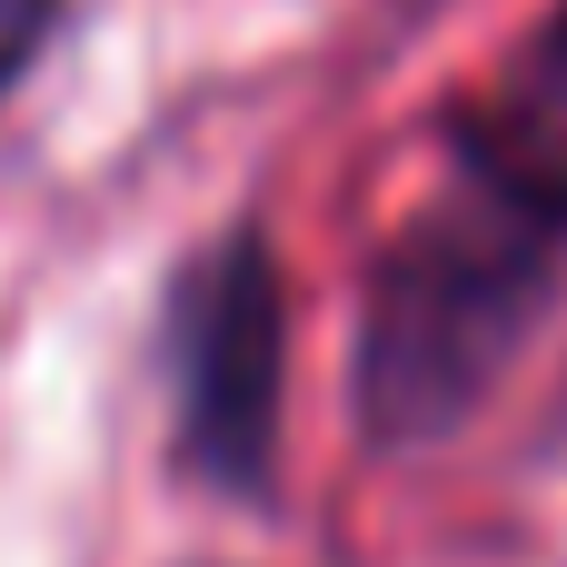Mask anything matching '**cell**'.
Wrapping results in <instances>:
<instances>
[{"instance_id":"2","label":"cell","mask_w":567,"mask_h":567,"mask_svg":"<svg viewBox=\"0 0 567 567\" xmlns=\"http://www.w3.org/2000/svg\"><path fill=\"white\" fill-rule=\"evenodd\" d=\"M279 279L259 239H229L179 289V439L219 488H249L279 439Z\"/></svg>"},{"instance_id":"1","label":"cell","mask_w":567,"mask_h":567,"mask_svg":"<svg viewBox=\"0 0 567 567\" xmlns=\"http://www.w3.org/2000/svg\"><path fill=\"white\" fill-rule=\"evenodd\" d=\"M567 249V30L538 70L468 130V159L449 199L409 229L369 299V359L359 409L389 439L468 419V399L518 349V319L538 309Z\"/></svg>"},{"instance_id":"3","label":"cell","mask_w":567,"mask_h":567,"mask_svg":"<svg viewBox=\"0 0 567 567\" xmlns=\"http://www.w3.org/2000/svg\"><path fill=\"white\" fill-rule=\"evenodd\" d=\"M50 20H60V0H0V80L30 70V50L50 40Z\"/></svg>"}]
</instances>
